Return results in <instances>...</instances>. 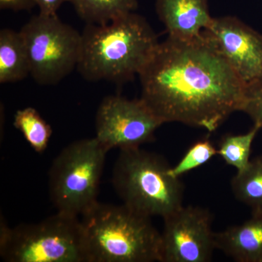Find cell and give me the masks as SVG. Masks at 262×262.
I'll return each instance as SVG.
<instances>
[{"label": "cell", "mask_w": 262, "mask_h": 262, "mask_svg": "<svg viewBox=\"0 0 262 262\" xmlns=\"http://www.w3.org/2000/svg\"><path fill=\"white\" fill-rule=\"evenodd\" d=\"M36 5L39 8V13L42 14L56 15L57 10L59 9L66 2L69 0H34Z\"/></svg>", "instance_id": "cell-21"}, {"label": "cell", "mask_w": 262, "mask_h": 262, "mask_svg": "<svg viewBox=\"0 0 262 262\" xmlns=\"http://www.w3.org/2000/svg\"><path fill=\"white\" fill-rule=\"evenodd\" d=\"M217 155L218 150L209 139L196 141L175 166L170 167V174L175 178H180L184 174L205 165Z\"/></svg>", "instance_id": "cell-18"}, {"label": "cell", "mask_w": 262, "mask_h": 262, "mask_svg": "<svg viewBox=\"0 0 262 262\" xmlns=\"http://www.w3.org/2000/svg\"><path fill=\"white\" fill-rule=\"evenodd\" d=\"M139 76L141 99L163 124L214 132L246 102L247 84L204 37H168Z\"/></svg>", "instance_id": "cell-1"}, {"label": "cell", "mask_w": 262, "mask_h": 262, "mask_svg": "<svg viewBox=\"0 0 262 262\" xmlns=\"http://www.w3.org/2000/svg\"><path fill=\"white\" fill-rule=\"evenodd\" d=\"M260 127L254 125L248 132L239 135H227L221 139L217 150L227 165L242 170L250 163L251 147Z\"/></svg>", "instance_id": "cell-17"}, {"label": "cell", "mask_w": 262, "mask_h": 262, "mask_svg": "<svg viewBox=\"0 0 262 262\" xmlns=\"http://www.w3.org/2000/svg\"><path fill=\"white\" fill-rule=\"evenodd\" d=\"M242 112L251 117L254 125L262 128V77L248 84Z\"/></svg>", "instance_id": "cell-19"}, {"label": "cell", "mask_w": 262, "mask_h": 262, "mask_svg": "<svg viewBox=\"0 0 262 262\" xmlns=\"http://www.w3.org/2000/svg\"><path fill=\"white\" fill-rule=\"evenodd\" d=\"M28 55L30 75L40 85H55L77 68L82 34L57 15L39 13L20 31Z\"/></svg>", "instance_id": "cell-7"}, {"label": "cell", "mask_w": 262, "mask_h": 262, "mask_svg": "<svg viewBox=\"0 0 262 262\" xmlns=\"http://www.w3.org/2000/svg\"><path fill=\"white\" fill-rule=\"evenodd\" d=\"M81 217L87 262L161 261V233L151 217L98 202Z\"/></svg>", "instance_id": "cell-3"}, {"label": "cell", "mask_w": 262, "mask_h": 262, "mask_svg": "<svg viewBox=\"0 0 262 262\" xmlns=\"http://www.w3.org/2000/svg\"><path fill=\"white\" fill-rule=\"evenodd\" d=\"M13 125L36 152L42 153L47 149L53 130L35 108L27 107L17 111Z\"/></svg>", "instance_id": "cell-16"}, {"label": "cell", "mask_w": 262, "mask_h": 262, "mask_svg": "<svg viewBox=\"0 0 262 262\" xmlns=\"http://www.w3.org/2000/svg\"><path fill=\"white\" fill-rule=\"evenodd\" d=\"M155 9L168 37L183 41L203 38L213 19L208 0H156Z\"/></svg>", "instance_id": "cell-11"}, {"label": "cell", "mask_w": 262, "mask_h": 262, "mask_svg": "<svg viewBox=\"0 0 262 262\" xmlns=\"http://www.w3.org/2000/svg\"><path fill=\"white\" fill-rule=\"evenodd\" d=\"M36 6L34 0H0L2 10H11L13 11L29 10Z\"/></svg>", "instance_id": "cell-20"}, {"label": "cell", "mask_w": 262, "mask_h": 262, "mask_svg": "<svg viewBox=\"0 0 262 262\" xmlns=\"http://www.w3.org/2000/svg\"><path fill=\"white\" fill-rule=\"evenodd\" d=\"M0 256L8 262H87L80 220L57 212L10 228L1 218Z\"/></svg>", "instance_id": "cell-5"}, {"label": "cell", "mask_w": 262, "mask_h": 262, "mask_svg": "<svg viewBox=\"0 0 262 262\" xmlns=\"http://www.w3.org/2000/svg\"><path fill=\"white\" fill-rule=\"evenodd\" d=\"M231 188L236 199L250 208L252 216H262V155L237 172Z\"/></svg>", "instance_id": "cell-14"}, {"label": "cell", "mask_w": 262, "mask_h": 262, "mask_svg": "<svg viewBox=\"0 0 262 262\" xmlns=\"http://www.w3.org/2000/svg\"><path fill=\"white\" fill-rule=\"evenodd\" d=\"M159 43L146 19L134 12L111 23L86 24L77 71L89 82L124 83L139 75Z\"/></svg>", "instance_id": "cell-2"}, {"label": "cell", "mask_w": 262, "mask_h": 262, "mask_svg": "<svg viewBox=\"0 0 262 262\" xmlns=\"http://www.w3.org/2000/svg\"><path fill=\"white\" fill-rule=\"evenodd\" d=\"M107 150L96 137L71 143L53 160L49 194L57 212L78 217L97 203Z\"/></svg>", "instance_id": "cell-6"}, {"label": "cell", "mask_w": 262, "mask_h": 262, "mask_svg": "<svg viewBox=\"0 0 262 262\" xmlns=\"http://www.w3.org/2000/svg\"><path fill=\"white\" fill-rule=\"evenodd\" d=\"M163 220L160 262L211 261L216 247L209 210L183 206Z\"/></svg>", "instance_id": "cell-9"}, {"label": "cell", "mask_w": 262, "mask_h": 262, "mask_svg": "<svg viewBox=\"0 0 262 262\" xmlns=\"http://www.w3.org/2000/svg\"><path fill=\"white\" fill-rule=\"evenodd\" d=\"M112 182L122 204L164 219L183 206L184 186L163 157L139 148L120 150Z\"/></svg>", "instance_id": "cell-4"}, {"label": "cell", "mask_w": 262, "mask_h": 262, "mask_svg": "<svg viewBox=\"0 0 262 262\" xmlns=\"http://www.w3.org/2000/svg\"><path fill=\"white\" fill-rule=\"evenodd\" d=\"M215 247L237 262H262V216L215 233Z\"/></svg>", "instance_id": "cell-12"}, {"label": "cell", "mask_w": 262, "mask_h": 262, "mask_svg": "<svg viewBox=\"0 0 262 262\" xmlns=\"http://www.w3.org/2000/svg\"><path fill=\"white\" fill-rule=\"evenodd\" d=\"M163 122L141 98H103L96 116V139L107 151L135 149L154 140Z\"/></svg>", "instance_id": "cell-8"}, {"label": "cell", "mask_w": 262, "mask_h": 262, "mask_svg": "<svg viewBox=\"0 0 262 262\" xmlns=\"http://www.w3.org/2000/svg\"><path fill=\"white\" fill-rule=\"evenodd\" d=\"M86 24L103 25L135 11L138 0H69Z\"/></svg>", "instance_id": "cell-15"}, {"label": "cell", "mask_w": 262, "mask_h": 262, "mask_svg": "<svg viewBox=\"0 0 262 262\" xmlns=\"http://www.w3.org/2000/svg\"><path fill=\"white\" fill-rule=\"evenodd\" d=\"M30 75L27 49L20 31H0V83H13Z\"/></svg>", "instance_id": "cell-13"}, {"label": "cell", "mask_w": 262, "mask_h": 262, "mask_svg": "<svg viewBox=\"0 0 262 262\" xmlns=\"http://www.w3.org/2000/svg\"><path fill=\"white\" fill-rule=\"evenodd\" d=\"M203 37L245 84L262 77V35L233 16L213 18Z\"/></svg>", "instance_id": "cell-10"}]
</instances>
